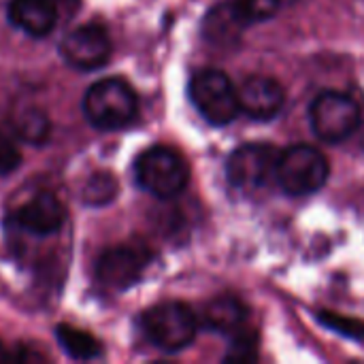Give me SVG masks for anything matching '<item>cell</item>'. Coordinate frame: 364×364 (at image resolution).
<instances>
[{"label":"cell","mask_w":364,"mask_h":364,"mask_svg":"<svg viewBox=\"0 0 364 364\" xmlns=\"http://www.w3.org/2000/svg\"><path fill=\"white\" fill-rule=\"evenodd\" d=\"M309 117H311L314 132L322 141L337 145V143H343L346 139H350L358 130L360 107L352 96H348L343 92L326 90L314 98Z\"/></svg>","instance_id":"8992f818"},{"label":"cell","mask_w":364,"mask_h":364,"mask_svg":"<svg viewBox=\"0 0 364 364\" xmlns=\"http://www.w3.org/2000/svg\"><path fill=\"white\" fill-rule=\"evenodd\" d=\"M149 258L151 256L143 245L109 247L96 260V279L109 290H126L141 279Z\"/></svg>","instance_id":"9c48e42d"},{"label":"cell","mask_w":364,"mask_h":364,"mask_svg":"<svg viewBox=\"0 0 364 364\" xmlns=\"http://www.w3.org/2000/svg\"><path fill=\"white\" fill-rule=\"evenodd\" d=\"M117 190H119V186H117V179L113 177V173L100 171V173H94L85 181V186L81 190V200L90 207H105L111 200H115Z\"/></svg>","instance_id":"e0dca14e"},{"label":"cell","mask_w":364,"mask_h":364,"mask_svg":"<svg viewBox=\"0 0 364 364\" xmlns=\"http://www.w3.org/2000/svg\"><path fill=\"white\" fill-rule=\"evenodd\" d=\"M141 326L151 346L171 354L186 350L198 333L194 311L179 301H164L149 307L141 318Z\"/></svg>","instance_id":"3957f363"},{"label":"cell","mask_w":364,"mask_h":364,"mask_svg":"<svg viewBox=\"0 0 364 364\" xmlns=\"http://www.w3.org/2000/svg\"><path fill=\"white\" fill-rule=\"evenodd\" d=\"M13 132L30 145H43L51 134L49 115L38 107H26L13 115Z\"/></svg>","instance_id":"2e32d148"},{"label":"cell","mask_w":364,"mask_h":364,"mask_svg":"<svg viewBox=\"0 0 364 364\" xmlns=\"http://www.w3.org/2000/svg\"><path fill=\"white\" fill-rule=\"evenodd\" d=\"M258 358V341L254 335H247L245 331H239L232 339V346L226 354V360L230 363H252Z\"/></svg>","instance_id":"d6986e66"},{"label":"cell","mask_w":364,"mask_h":364,"mask_svg":"<svg viewBox=\"0 0 364 364\" xmlns=\"http://www.w3.org/2000/svg\"><path fill=\"white\" fill-rule=\"evenodd\" d=\"M9 19L26 34L43 38L55 28L58 4L55 0H11Z\"/></svg>","instance_id":"7c38bea8"},{"label":"cell","mask_w":364,"mask_h":364,"mask_svg":"<svg viewBox=\"0 0 364 364\" xmlns=\"http://www.w3.org/2000/svg\"><path fill=\"white\" fill-rule=\"evenodd\" d=\"M230 2L237 9V13L245 19L247 26L254 21L273 17L284 4V0H230Z\"/></svg>","instance_id":"ac0fdd59"},{"label":"cell","mask_w":364,"mask_h":364,"mask_svg":"<svg viewBox=\"0 0 364 364\" xmlns=\"http://www.w3.org/2000/svg\"><path fill=\"white\" fill-rule=\"evenodd\" d=\"M21 164V154L17 145L0 132V175H11Z\"/></svg>","instance_id":"44dd1931"},{"label":"cell","mask_w":364,"mask_h":364,"mask_svg":"<svg viewBox=\"0 0 364 364\" xmlns=\"http://www.w3.org/2000/svg\"><path fill=\"white\" fill-rule=\"evenodd\" d=\"M247 28L245 19L237 13L232 2L228 4H218L211 9L203 21V34L209 43L213 45H228L235 43L241 32Z\"/></svg>","instance_id":"5bb4252c"},{"label":"cell","mask_w":364,"mask_h":364,"mask_svg":"<svg viewBox=\"0 0 364 364\" xmlns=\"http://www.w3.org/2000/svg\"><path fill=\"white\" fill-rule=\"evenodd\" d=\"M247 318L245 305L237 296H218L207 303L203 322L207 328L222 333V335H237Z\"/></svg>","instance_id":"4fadbf2b"},{"label":"cell","mask_w":364,"mask_h":364,"mask_svg":"<svg viewBox=\"0 0 364 364\" xmlns=\"http://www.w3.org/2000/svg\"><path fill=\"white\" fill-rule=\"evenodd\" d=\"M279 151L267 143H245L237 147L228 162L226 175L235 188L241 190H258L264 188L277 171Z\"/></svg>","instance_id":"52a82bcc"},{"label":"cell","mask_w":364,"mask_h":364,"mask_svg":"<svg viewBox=\"0 0 364 364\" xmlns=\"http://www.w3.org/2000/svg\"><path fill=\"white\" fill-rule=\"evenodd\" d=\"M320 322L324 326H328L331 331H337L350 339H364V324L358 320H352V318H341L337 316L335 311H322L320 316Z\"/></svg>","instance_id":"ffe728a7"},{"label":"cell","mask_w":364,"mask_h":364,"mask_svg":"<svg viewBox=\"0 0 364 364\" xmlns=\"http://www.w3.org/2000/svg\"><path fill=\"white\" fill-rule=\"evenodd\" d=\"M83 115L94 128L119 130L134 122L139 113V100L130 83L117 77L100 79L92 83L83 96Z\"/></svg>","instance_id":"6da1fadb"},{"label":"cell","mask_w":364,"mask_h":364,"mask_svg":"<svg viewBox=\"0 0 364 364\" xmlns=\"http://www.w3.org/2000/svg\"><path fill=\"white\" fill-rule=\"evenodd\" d=\"M111 51H113L111 36L100 23L79 26L70 30L60 43V53L64 62L77 70L102 68L109 62Z\"/></svg>","instance_id":"ba28073f"},{"label":"cell","mask_w":364,"mask_h":364,"mask_svg":"<svg viewBox=\"0 0 364 364\" xmlns=\"http://www.w3.org/2000/svg\"><path fill=\"white\" fill-rule=\"evenodd\" d=\"M6 356H4V348H2V343H0V360H4Z\"/></svg>","instance_id":"7402d4cb"},{"label":"cell","mask_w":364,"mask_h":364,"mask_svg":"<svg viewBox=\"0 0 364 364\" xmlns=\"http://www.w3.org/2000/svg\"><path fill=\"white\" fill-rule=\"evenodd\" d=\"M331 166L326 156L311 145H292L279 151L275 179L290 196H309L328 181Z\"/></svg>","instance_id":"277c9868"},{"label":"cell","mask_w":364,"mask_h":364,"mask_svg":"<svg viewBox=\"0 0 364 364\" xmlns=\"http://www.w3.org/2000/svg\"><path fill=\"white\" fill-rule=\"evenodd\" d=\"M134 177L147 194L166 200L186 190L190 181V168L183 156L173 147L154 145L136 158Z\"/></svg>","instance_id":"7a4b0ae2"},{"label":"cell","mask_w":364,"mask_h":364,"mask_svg":"<svg viewBox=\"0 0 364 364\" xmlns=\"http://www.w3.org/2000/svg\"><path fill=\"white\" fill-rule=\"evenodd\" d=\"M190 100L198 109V113L213 126L230 124L239 111V87L230 81V77L218 68H203L190 79Z\"/></svg>","instance_id":"5b68a950"},{"label":"cell","mask_w":364,"mask_h":364,"mask_svg":"<svg viewBox=\"0 0 364 364\" xmlns=\"http://www.w3.org/2000/svg\"><path fill=\"white\" fill-rule=\"evenodd\" d=\"M55 339L60 348L75 360H92V358H98L102 352V346L98 343L94 335L70 324H58Z\"/></svg>","instance_id":"9a60e30c"},{"label":"cell","mask_w":364,"mask_h":364,"mask_svg":"<svg viewBox=\"0 0 364 364\" xmlns=\"http://www.w3.org/2000/svg\"><path fill=\"white\" fill-rule=\"evenodd\" d=\"M284 100V87L267 75H252L239 87L241 111H245L252 119L258 122L273 119L282 111Z\"/></svg>","instance_id":"8fae6325"},{"label":"cell","mask_w":364,"mask_h":364,"mask_svg":"<svg viewBox=\"0 0 364 364\" xmlns=\"http://www.w3.org/2000/svg\"><path fill=\"white\" fill-rule=\"evenodd\" d=\"M66 222V209L62 200L51 192H38L30 200L17 207L13 224L34 237H49L60 232Z\"/></svg>","instance_id":"30bf717a"}]
</instances>
